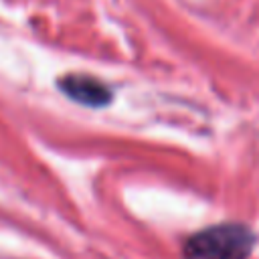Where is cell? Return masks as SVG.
Segmentation results:
<instances>
[{
	"label": "cell",
	"instance_id": "1",
	"mask_svg": "<svg viewBox=\"0 0 259 259\" xmlns=\"http://www.w3.org/2000/svg\"><path fill=\"white\" fill-rule=\"evenodd\" d=\"M255 235L239 223L212 225L196 231L184 241V259H249Z\"/></svg>",
	"mask_w": 259,
	"mask_h": 259
},
{
	"label": "cell",
	"instance_id": "2",
	"mask_svg": "<svg viewBox=\"0 0 259 259\" xmlns=\"http://www.w3.org/2000/svg\"><path fill=\"white\" fill-rule=\"evenodd\" d=\"M59 89L73 101L87 107H103L111 101V89L85 73H69L59 79Z\"/></svg>",
	"mask_w": 259,
	"mask_h": 259
}]
</instances>
